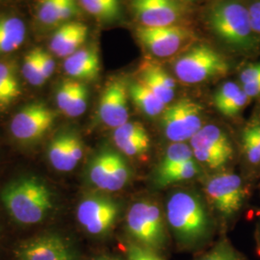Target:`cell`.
Here are the masks:
<instances>
[{
	"label": "cell",
	"instance_id": "31",
	"mask_svg": "<svg viewBox=\"0 0 260 260\" xmlns=\"http://www.w3.org/2000/svg\"><path fill=\"white\" fill-rule=\"evenodd\" d=\"M124 248L125 260H166L162 253L150 250L131 240L126 242Z\"/></svg>",
	"mask_w": 260,
	"mask_h": 260
},
{
	"label": "cell",
	"instance_id": "16",
	"mask_svg": "<svg viewBox=\"0 0 260 260\" xmlns=\"http://www.w3.org/2000/svg\"><path fill=\"white\" fill-rule=\"evenodd\" d=\"M131 7L142 26L161 27L177 24L183 16L177 0H131Z\"/></svg>",
	"mask_w": 260,
	"mask_h": 260
},
{
	"label": "cell",
	"instance_id": "37",
	"mask_svg": "<svg viewBox=\"0 0 260 260\" xmlns=\"http://www.w3.org/2000/svg\"><path fill=\"white\" fill-rule=\"evenodd\" d=\"M38 54H39V60H40L42 71L47 80L55 72V60L49 52H47L41 48H38Z\"/></svg>",
	"mask_w": 260,
	"mask_h": 260
},
{
	"label": "cell",
	"instance_id": "3",
	"mask_svg": "<svg viewBox=\"0 0 260 260\" xmlns=\"http://www.w3.org/2000/svg\"><path fill=\"white\" fill-rule=\"evenodd\" d=\"M125 230L128 240L162 254L167 250L170 239L166 215L153 199L143 198L130 206Z\"/></svg>",
	"mask_w": 260,
	"mask_h": 260
},
{
	"label": "cell",
	"instance_id": "9",
	"mask_svg": "<svg viewBox=\"0 0 260 260\" xmlns=\"http://www.w3.org/2000/svg\"><path fill=\"white\" fill-rule=\"evenodd\" d=\"M189 142L198 163L209 170L222 171L235 155L230 135L215 124L204 125Z\"/></svg>",
	"mask_w": 260,
	"mask_h": 260
},
{
	"label": "cell",
	"instance_id": "2",
	"mask_svg": "<svg viewBox=\"0 0 260 260\" xmlns=\"http://www.w3.org/2000/svg\"><path fill=\"white\" fill-rule=\"evenodd\" d=\"M0 200L12 219L22 225L43 222L54 205L48 186L35 177L11 181L0 192Z\"/></svg>",
	"mask_w": 260,
	"mask_h": 260
},
{
	"label": "cell",
	"instance_id": "26",
	"mask_svg": "<svg viewBox=\"0 0 260 260\" xmlns=\"http://www.w3.org/2000/svg\"><path fill=\"white\" fill-rule=\"evenodd\" d=\"M90 15L102 20H113L120 17V0H79Z\"/></svg>",
	"mask_w": 260,
	"mask_h": 260
},
{
	"label": "cell",
	"instance_id": "6",
	"mask_svg": "<svg viewBox=\"0 0 260 260\" xmlns=\"http://www.w3.org/2000/svg\"><path fill=\"white\" fill-rule=\"evenodd\" d=\"M174 71L181 82L199 84L226 75L230 64L213 47L199 44L177 59Z\"/></svg>",
	"mask_w": 260,
	"mask_h": 260
},
{
	"label": "cell",
	"instance_id": "38",
	"mask_svg": "<svg viewBox=\"0 0 260 260\" xmlns=\"http://www.w3.org/2000/svg\"><path fill=\"white\" fill-rule=\"evenodd\" d=\"M239 80L241 85L260 80V62L246 67L239 75Z\"/></svg>",
	"mask_w": 260,
	"mask_h": 260
},
{
	"label": "cell",
	"instance_id": "20",
	"mask_svg": "<svg viewBox=\"0 0 260 260\" xmlns=\"http://www.w3.org/2000/svg\"><path fill=\"white\" fill-rule=\"evenodd\" d=\"M66 74L77 81H91L101 72V60L94 48H80L67 57L64 62Z\"/></svg>",
	"mask_w": 260,
	"mask_h": 260
},
{
	"label": "cell",
	"instance_id": "15",
	"mask_svg": "<svg viewBox=\"0 0 260 260\" xmlns=\"http://www.w3.org/2000/svg\"><path fill=\"white\" fill-rule=\"evenodd\" d=\"M84 155L81 137L71 130L60 132L47 147V159L58 172L69 173L77 167Z\"/></svg>",
	"mask_w": 260,
	"mask_h": 260
},
{
	"label": "cell",
	"instance_id": "32",
	"mask_svg": "<svg viewBox=\"0 0 260 260\" xmlns=\"http://www.w3.org/2000/svg\"><path fill=\"white\" fill-rule=\"evenodd\" d=\"M61 0H41L38 7V17L42 23L54 25L58 23V14Z\"/></svg>",
	"mask_w": 260,
	"mask_h": 260
},
{
	"label": "cell",
	"instance_id": "4",
	"mask_svg": "<svg viewBox=\"0 0 260 260\" xmlns=\"http://www.w3.org/2000/svg\"><path fill=\"white\" fill-rule=\"evenodd\" d=\"M208 23L214 34L237 50L255 47L248 8L235 0H222L209 11Z\"/></svg>",
	"mask_w": 260,
	"mask_h": 260
},
{
	"label": "cell",
	"instance_id": "13",
	"mask_svg": "<svg viewBox=\"0 0 260 260\" xmlns=\"http://www.w3.org/2000/svg\"><path fill=\"white\" fill-rule=\"evenodd\" d=\"M56 115L46 104L31 103L21 108L10 122L14 138L22 143H32L44 137L52 127Z\"/></svg>",
	"mask_w": 260,
	"mask_h": 260
},
{
	"label": "cell",
	"instance_id": "27",
	"mask_svg": "<svg viewBox=\"0 0 260 260\" xmlns=\"http://www.w3.org/2000/svg\"><path fill=\"white\" fill-rule=\"evenodd\" d=\"M193 260H250L233 247L226 238H222L209 250Z\"/></svg>",
	"mask_w": 260,
	"mask_h": 260
},
{
	"label": "cell",
	"instance_id": "1",
	"mask_svg": "<svg viewBox=\"0 0 260 260\" xmlns=\"http://www.w3.org/2000/svg\"><path fill=\"white\" fill-rule=\"evenodd\" d=\"M165 215L168 229L180 250L199 251L213 237V219L205 200L195 191L173 192L168 197Z\"/></svg>",
	"mask_w": 260,
	"mask_h": 260
},
{
	"label": "cell",
	"instance_id": "14",
	"mask_svg": "<svg viewBox=\"0 0 260 260\" xmlns=\"http://www.w3.org/2000/svg\"><path fill=\"white\" fill-rule=\"evenodd\" d=\"M128 83L124 78L115 77L106 84L100 99L98 115L104 125L117 128L129 119Z\"/></svg>",
	"mask_w": 260,
	"mask_h": 260
},
{
	"label": "cell",
	"instance_id": "21",
	"mask_svg": "<svg viewBox=\"0 0 260 260\" xmlns=\"http://www.w3.org/2000/svg\"><path fill=\"white\" fill-rule=\"evenodd\" d=\"M128 93L135 106L144 115L150 118L161 116L167 107V105L160 101L139 79L128 83Z\"/></svg>",
	"mask_w": 260,
	"mask_h": 260
},
{
	"label": "cell",
	"instance_id": "41",
	"mask_svg": "<svg viewBox=\"0 0 260 260\" xmlns=\"http://www.w3.org/2000/svg\"><path fill=\"white\" fill-rule=\"evenodd\" d=\"M92 260H123L120 256L117 255H111V254H103L94 257Z\"/></svg>",
	"mask_w": 260,
	"mask_h": 260
},
{
	"label": "cell",
	"instance_id": "19",
	"mask_svg": "<svg viewBox=\"0 0 260 260\" xmlns=\"http://www.w3.org/2000/svg\"><path fill=\"white\" fill-rule=\"evenodd\" d=\"M139 80L166 105L174 101L176 81L162 67L152 62H145L140 69Z\"/></svg>",
	"mask_w": 260,
	"mask_h": 260
},
{
	"label": "cell",
	"instance_id": "10",
	"mask_svg": "<svg viewBox=\"0 0 260 260\" xmlns=\"http://www.w3.org/2000/svg\"><path fill=\"white\" fill-rule=\"evenodd\" d=\"M164 135L172 143H185L204 126L203 106L190 99L170 103L160 116Z\"/></svg>",
	"mask_w": 260,
	"mask_h": 260
},
{
	"label": "cell",
	"instance_id": "29",
	"mask_svg": "<svg viewBox=\"0 0 260 260\" xmlns=\"http://www.w3.org/2000/svg\"><path fill=\"white\" fill-rule=\"evenodd\" d=\"M88 100H89V91L87 86L79 81L77 88L75 90V95L69 104L67 110L64 112L67 117L69 118H77L83 115L88 106Z\"/></svg>",
	"mask_w": 260,
	"mask_h": 260
},
{
	"label": "cell",
	"instance_id": "17",
	"mask_svg": "<svg viewBox=\"0 0 260 260\" xmlns=\"http://www.w3.org/2000/svg\"><path fill=\"white\" fill-rule=\"evenodd\" d=\"M115 147L125 157L140 158L150 149L149 132L139 121H128L113 130Z\"/></svg>",
	"mask_w": 260,
	"mask_h": 260
},
{
	"label": "cell",
	"instance_id": "42",
	"mask_svg": "<svg viewBox=\"0 0 260 260\" xmlns=\"http://www.w3.org/2000/svg\"><path fill=\"white\" fill-rule=\"evenodd\" d=\"M255 242H256V248H257V252L260 256V219L256 225L255 230Z\"/></svg>",
	"mask_w": 260,
	"mask_h": 260
},
{
	"label": "cell",
	"instance_id": "24",
	"mask_svg": "<svg viewBox=\"0 0 260 260\" xmlns=\"http://www.w3.org/2000/svg\"><path fill=\"white\" fill-rule=\"evenodd\" d=\"M194 158L190 145L186 143H172L155 169L153 177L165 174Z\"/></svg>",
	"mask_w": 260,
	"mask_h": 260
},
{
	"label": "cell",
	"instance_id": "18",
	"mask_svg": "<svg viewBox=\"0 0 260 260\" xmlns=\"http://www.w3.org/2000/svg\"><path fill=\"white\" fill-rule=\"evenodd\" d=\"M88 37V27L82 22L73 21L61 25L49 42V49L60 58H67L80 49Z\"/></svg>",
	"mask_w": 260,
	"mask_h": 260
},
{
	"label": "cell",
	"instance_id": "30",
	"mask_svg": "<svg viewBox=\"0 0 260 260\" xmlns=\"http://www.w3.org/2000/svg\"><path fill=\"white\" fill-rule=\"evenodd\" d=\"M241 90V85L233 81H228L223 83L214 94L213 102L216 109L219 112L222 111L240 93Z\"/></svg>",
	"mask_w": 260,
	"mask_h": 260
},
{
	"label": "cell",
	"instance_id": "25",
	"mask_svg": "<svg viewBox=\"0 0 260 260\" xmlns=\"http://www.w3.org/2000/svg\"><path fill=\"white\" fill-rule=\"evenodd\" d=\"M201 171H202V166L194 158L184 164L180 165L179 167L175 168L165 174L152 177V181L155 187L164 188L169 185L191 180L194 177L199 176Z\"/></svg>",
	"mask_w": 260,
	"mask_h": 260
},
{
	"label": "cell",
	"instance_id": "23",
	"mask_svg": "<svg viewBox=\"0 0 260 260\" xmlns=\"http://www.w3.org/2000/svg\"><path fill=\"white\" fill-rule=\"evenodd\" d=\"M21 93L19 78L14 66L0 62V112L6 110Z\"/></svg>",
	"mask_w": 260,
	"mask_h": 260
},
{
	"label": "cell",
	"instance_id": "7",
	"mask_svg": "<svg viewBox=\"0 0 260 260\" xmlns=\"http://www.w3.org/2000/svg\"><path fill=\"white\" fill-rule=\"evenodd\" d=\"M87 179L98 190L112 193L122 190L133 177V169L127 157L118 149H103L98 151L88 163Z\"/></svg>",
	"mask_w": 260,
	"mask_h": 260
},
{
	"label": "cell",
	"instance_id": "5",
	"mask_svg": "<svg viewBox=\"0 0 260 260\" xmlns=\"http://www.w3.org/2000/svg\"><path fill=\"white\" fill-rule=\"evenodd\" d=\"M204 192L206 201L223 222L232 221L241 212L249 195L243 178L229 172H219L207 177Z\"/></svg>",
	"mask_w": 260,
	"mask_h": 260
},
{
	"label": "cell",
	"instance_id": "36",
	"mask_svg": "<svg viewBox=\"0 0 260 260\" xmlns=\"http://www.w3.org/2000/svg\"><path fill=\"white\" fill-rule=\"evenodd\" d=\"M77 14L78 7L75 3V0H61L58 14V23L72 19L77 16Z\"/></svg>",
	"mask_w": 260,
	"mask_h": 260
},
{
	"label": "cell",
	"instance_id": "22",
	"mask_svg": "<svg viewBox=\"0 0 260 260\" xmlns=\"http://www.w3.org/2000/svg\"><path fill=\"white\" fill-rule=\"evenodd\" d=\"M26 27L16 17H0V55L17 50L24 42Z\"/></svg>",
	"mask_w": 260,
	"mask_h": 260
},
{
	"label": "cell",
	"instance_id": "40",
	"mask_svg": "<svg viewBox=\"0 0 260 260\" xmlns=\"http://www.w3.org/2000/svg\"><path fill=\"white\" fill-rule=\"evenodd\" d=\"M241 87L243 91L249 96L250 100L260 96V80L241 85Z\"/></svg>",
	"mask_w": 260,
	"mask_h": 260
},
{
	"label": "cell",
	"instance_id": "39",
	"mask_svg": "<svg viewBox=\"0 0 260 260\" xmlns=\"http://www.w3.org/2000/svg\"><path fill=\"white\" fill-rule=\"evenodd\" d=\"M251 28L254 34L260 35V0L252 2L248 8Z\"/></svg>",
	"mask_w": 260,
	"mask_h": 260
},
{
	"label": "cell",
	"instance_id": "8",
	"mask_svg": "<svg viewBox=\"0 0 260 260\" xmlns=\"http://www.w3.org/2000/svg\"><path fill=\"white\" fill-rule=\"evenodd\" d=\"M120 202L110 196H85L76 208V219L84 232L103 238L111 233L121 217Z\"/></svg>",
	"mask_w": 260,
	"mask_h": 260
},
{
	"label": "cell",
	"instance_id": "28",
	"mask_svg": "<svg viewBox=\"0 0 260 260\" xmlns=\"http://www.w3.org/2000/svg\"><path fill=\"white\" fill-rule=\"evenodd\" d=\"M22 74L25 80L32 86L40 87L47 82V78L45 77L40 64L38 48L29 51L27 54L24 56Z\"/></svg>",
	"mask_w": 260,
	"mask_h": 260
},
{
	"label": "cell",
	"instance_id": "33",
	"mask_svg": "<svg viewBox=\"0 0 260 260\" xmlns=\"http://www.w3.org/2000/svg\"><path fill=\"white\" fill-rule=\"evenodd\" d=\"M78 82L79 81L75 79H68L59 86L56 92V104L63 113L67 110L69 104L72 102Z\"/></svg>",
	"mask_w": 260,
	"mask_h": 260
},
{
	"label": "cell",
	"instance_id": "35",
	"mask_svg": "<svg viewBox=\"0 0 260 260\" xmlns=\"http://www.w3.org/2000/svg\"><path fill=\"white\" fill-rule=\"evenodd\" d=\"M242 149L247 162L253 167L260 166V149L249 139L242 134Z\"/></svg>",
	"mask_w": 260,
	"mask_h": 260
},
{
	"label": "cell",
	"instance_id": "11",
	"mask_svg": "<svg viewBox=\"0 0 260 260\" xmlns=\"http://www.w3.org/2000/svg\"><path fill=\"white\" fill-rule=\"evenodd\" d=\"M16 260H80L75 245L58 233H45L20 242Z\"/></svg>",
	"mask_w": 260,
	"mask_h": 260
},
{
	"label": "cell",
	"instance_id": "34",
	"mask_svg": "<svg viewBox=\"0 0 260 260\" xmlns=\"http://www.w3.org/2000/svg\"><path fill=\"white\" fill-rule=\"evenodd\" d=\"M249 102H250L249 96L245 93L242 89L240 93H238L220 113L223 114V116H225V117L233 118V117L237 116L246 107V105Z\"/></svg>",
	"mask_w": 260,
	"mask_h": 260
},
{
	"label": "cell",
	"instance_id": "12",
	"mask_svg": "<svg viewBox=\"0 0 260 260\" xmlns=\"http://www.w3.org/2000/svg\"><path fill=\"white\" fill-rule=\"evenodd\" d=\"M136 36L151 54L166 58L177 53L193 38L192 29L179 24L161 27L136 28Z\"/></svg>",
	"mask_w": 260,
	"mask_h": 260
}]
</instances>
